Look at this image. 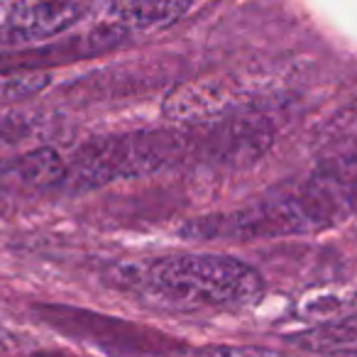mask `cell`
Returning a JSON list of instances; mask_svg holds the SVG:
<instances>
[{"mask_svg": "<svg viewBox=\"0 0 357 357\" xmlns=\"http://www.w3.org/2000/svg\"><path fill=\"white\" fill-rule=\"evenodd\" d=\"M40 128V115L0 105V164L8 162L13 154L22 152V149H30L27 142H35Z\"/></svg>", "mask_w": 357, "mask_h": 357, "instance_id": "9", "label": "cell"}, {"mask_svg": "<svg viewBox=\"0 0 357 357\" xmlns=\"http://www.w3.org/2000/svg\"><path fill=\"white\" fill-rule=\"evenodd\" d=\"M89 10V0H0V47L40 45Z\"/></svg>", "mask_w": 357, "mask_h": 357, "instance_id": "4", "label": "cell"}, {"mask_svg": "<svg viewBox=\"0 0 357 357\" xmlns=\"http://www.w3.org/2000/svg\"><path fill=\"white\" fill-rule=\"evenodd\" d=\"M211 352L215 355H223V352H233V355H269L272 350L267 347H238V345H215L211 347Z\"/></svg>", "mask_w": 357, "mask_h": 357, "instance_id": "12", "label": "cell"}, {"mask_svg": "<svg viewBox=\"0 0 357 357\" xmlns=\"http://www.w3.org/2000/svg\"><path fill=\"white\" fill-rule=\"evenodd\" d=\"M191 0H108L103 10V27L113 35L152 32L174 25L189 13Z\"/></svg>", "mask_w": 357, "mask_h": 357, "instance_id": "7", "label": "cell"}, {"mask_svg": "<svg viewBox=\"0 0 357 357\" xmlns=\"http://www.w3.org/2000/svg\"><path fill=\"white\" fill-rule=\"evenodd\" d=\"M208 132L196 137L204 157L218 164H248L259 159L272 144V128L264 118L252 115H228L223 120L208 123Z\"/></svg>", "mask_w": 357, "mask_h": 357, "instance_id": "6", "label": "cell"}, {"mask_svg": "<svg viewBox=\"0 0 357 357\" xmlns=\"http://www.w3.org/2000/svg\"><path fill=\"white\" fill-rule=\"evenodd\" d=\"M0 174H8L22 184H64L66 162L52 147H30L13 154L8 162L0 164Z\"/></svg>", "mask_w": 357, "mask_h": 357, "instance_id": "8", "label": "cell"}, {"mask_svg": "<svg viewBox=\"0 0 357 357\" xmlns=\"http://www.w3.org/2000/svg\"><path fill=\"white\" fill-rule=\"evenodd\" d=\"M191 149L194 135L178 130H147L91 139L66 162L64 184L74 189H98L113 181L147 176L178 164Z\"/></svg>", "mask_w": 357, "mask_h": 357, "instance_id": "3", "label": "cell"}, {"mask_svg": "<svg viewBox=\"0 0 357 357\" xmlns=\"http://www.w3.org/2000/svg\"><path fill=\"white\" fill-rule=\"evenodd\" d=\"M20 347V337L0 321V350H17Z\"/></svg>", "mask_w": 357, "mask_h": 357, "instance_id": "13", "label": "cell"}, {"mask_svg": "<svg viewBox=\"0 0 357 357\" xmlns=\"http://www.w3.org/2000/svg\"><path fill=\"white\" fill-rule=\"evenodd\" d=\"M301 350L328 352V355H357V328H328L296 340Z\"/></svg>", "mask_w": 357, "mask_h": 357, "instance_id": "11", "label": "cell"}, {"mask_svg": "<svg viewBox=\"0 0 357 357\" xmlns=\"http://www.w3.org/2000/svg\"><path fill=\"white\" fill-rule=\"evenodd\" d=\"M357 213V157L340 159L279 199L208 220L206 235L233 240L316 233Z\"/></svg>", "mask_w": 357, "mask_h": 357, "instance_id": "1", "label": "cell"}, {"mask_svg": "<svg viewBox=\"0 0 357 357\" xmlns=\"http://www.w3.org/2000/svg\"><path fill=\"white\" fill-rule=\"evenodd\" d=\"M52 84V74L45 69H0V105L22 103Z\"/></svg>", "mask_w": 357, "mask_h": 357, "instance_id": "10", "label": "cell"}, {"mask_svg": "<svg viewBox=\"0 0 357 357\" xmlns=\"http://www.w3.org/2000/svg\"><path fill=\"white\" fill-rule=\"evenodd\" d=\"M130 287L159 294L181 306L245 308L262 298L264 282L257 269L228 255H169L149 262L118 267Z\"/></svg>", "mask_w": 357, "mask_h": 357, "instance_id": "2", "label": "cell"}, {"mask_svg": "<svg viewBox=\"0 0 357 357\" xmlns=\"http://www.w3.org/2000/svg\"><path fill=\"white\" fill-rule=\"evenodd\" d=\"M240 105V86L223 79L189 81L174 86L162 103L164 118L178 125H208L233 115Z\"/></svg>", "mask_w": 357, "mask_h": 357, "instance_id": "5", "label": "cell"}]
</instances>
